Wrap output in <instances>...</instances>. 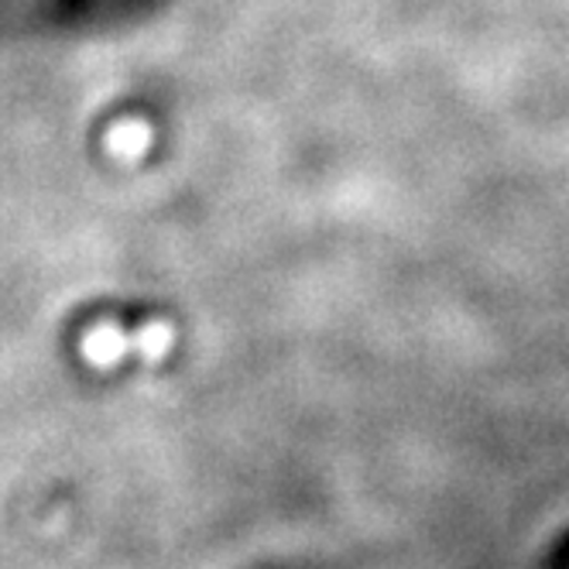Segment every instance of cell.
Masks as SVG:
<instances>
[{
  "label": "cell",
  "mask_w": 569,
  "mask_h": 569,
  "mask_svg": "<svg viewBox=\"0 0 569 569\" xmlns=\"http://www.w3.org/2000/svg\"><path fill=\"white\" fill-rule=\"evenodd\" d=\"M172 343H176V330L161 319L148 322V327L134 333V350L144 363H161L172 353Z\"/></svg>",
  "instance_id": "obj_3"
},
{
  "label": "cell",
  "mask_w": 569,
  "mask_h": 569,
  "mask_svg": "<svg viewBox=\"0 0 569 569\" xmlns=\"http://www.w3.org/2000/svg\"><path fill=\"white\" fill-rule=\"evenodd\" d=\"M151 148V128L138 117H128L107 131V151L120 161H141Z\"/></svg>",
  "instance_id": "obj_2"
},
{
  "label": "cell",
  "mask_w": 569,
  "mask_h": 569,
  "mask_svg": "<svg viewBox=\"0 0 569 569\" xmlns=\"http://www.w3.org/2000/svg\"><path fill=\"white\" fill-rule=\"evenodd\" d=\"M131 350H134V337L120 330L117 322H97V327L83 337V360L97 371L117 368Z\"/></svg>",
  "instance_id": "obj_1"
}]
</instances>
